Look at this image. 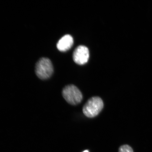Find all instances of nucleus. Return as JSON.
I'll return each instance as SVG.
<instances>
[{
    "label": "nucleus",
    "instance_id": "2",
    "mask_svg": "<svg viewBox=\"0 0 152 152\" xmlns=\"http://www.w3.org/2000/svg\"><path fill=\"white\" fill-rule=\"evenodd\" d=\"M62 95L66 102L73 105L80 103L83 99L80 91L74 85H68L64 87L62 91Z\"/></svg>",
    "mask_w": 152,
    "mask_h": 152
},
{
    "label": "nucleus",
    "instance_id": "7",
    "mask_svg": "<svg viewBox=\"0 0 152 152\" xmlns=\"http://www.w3.org/2000/svg\"><path fill=\"white\" fill-rule=\"evenodd\" d=\"M83 152H89V151H87V150H86V151H84Z\"/></svg>",
    "mask_w": 152,
    "mask_h": 152
},
{
    "label": "nucleus",
    "instance_id": "6",
    "mask_svg": "<svg viewBox=\"0 0 152 152\" xmlns=\"http://www.w3.org/2000/svg\"><path fill=\"white\" fill-rule=\"evenodd\" d=\"M118 152H134L132 148L127 144H125L119 147Z\"/></svg>",
    "mask_w": 152,
    "mask_h": 152
},
{
    "label": "nucleus",
    "instance_id": "1",
    "mask_svg": "<svg viewBox=\"0 0 152 152\" xmlns=\"http://www.w3.org/2000/svg\"><path fill=\"white\" fill-rule=\"evenodd\" d=\"M103 101L99 96L89 99L83 106V111L86 116L92 118L99 115L104 107Z\"/></svg>",
    "mask_w": 152,
    "mask_h": 152
},
{
    "label": "nucleus",
    "instance_id": "4",
    "mask_svg": "<svg viewBox=\"0 0 152 152\" xmlns=\"http://www.w3.org/2000/svg\"><path fill=\"white\" fill-rule=\"evenodd\" d=\"M89 58L88 49L84 45H80L74 51L73 58L76 64L79 65H83L86 63Z\"/></svg>",
    "mask_w": 152,
    "mask_h": 152
},
{
    "label": "nucleus",
    "instance_id": "3",
    "mask_svg": "<svg viewBox=\"0 0 152 152\" xmlns=\"http://www.w3.org/2000/svg\"><path fill=\"white\" fill-rule=\"evenodd\" d=\"M54 69L52 62L47 58H42L39 60L35 66L36 75L42 80L48 79L52 76Z\"/></svg>",
    "mask_w": 152,
    "mask_h": 152
},
{
    "label": "nucleus",
    "instance_id": "5",
    "mask_svg": "<svg viewBox=\"0 0 152 152\" xmlns=\"http://www.w3.org/2000/svg\"><path fill=\"white\" fill-rule=\"evenodd\" d=\"M73 43V39L72 36L66 35L59 40L57 43V47L61 52H65L71 48Z\"/></svg>",
    "mask_w": 152,
    "mask_h": 152
}]
</instances>
